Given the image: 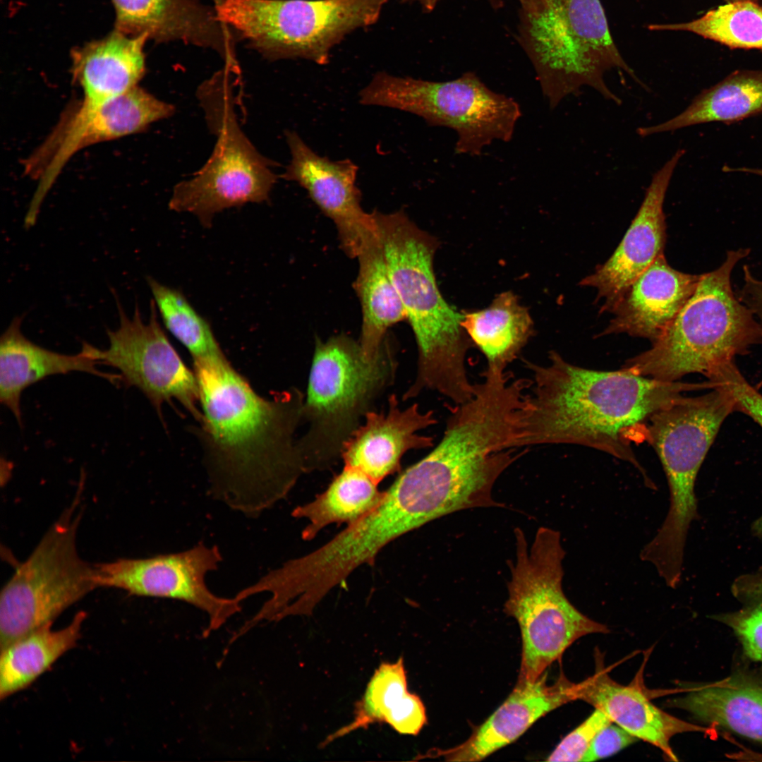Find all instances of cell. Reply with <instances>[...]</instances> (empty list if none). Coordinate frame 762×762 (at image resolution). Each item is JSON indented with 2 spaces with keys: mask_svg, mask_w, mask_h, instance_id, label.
I'll return each mask as SVG.
<instances>
[{
  "mask_svg": "<svg viewBox=\"0 0 762 762\" xmlns=\"http://www.w3.org/2000/svg\"><path fill=\"white\" fill-rule=\"evenodd\" d=\"M521 40L551 109L583 86L616 104L607 87L611 68L640 83L619 52L600 0H542L523 8Z\"/></svg>",
  "mask_w": 762,
  "mask_h": 762,
  "instance_id": "obj_5",
  "label": "cell"
},
{
  "mask_svg": "<svg viewBox=\"0 0 762 762\" xmlns=\"http://www.w3.org/2000/svg\"><path fill=\"white\" fill-rule=\"evenodd\" d=\"M738 1H754V2L758 3V4H759V1H760V0H727V2Z\"/></svg>",
  "mask_w": 762,
  "mask_h": 762,
  "instance_id": "obj_43",
  "label": "cell"
},
{
  "mask_svg": "<svg viewBox=\"0 0 762 762\" xmlns=\"http://www.w3.org/2000/svg\"><path fill=\"white\" fill-rule=\"evenodd\" d=\"M612 723L607 715L598 708L577 727L568 734L549 755L548 761H581L595 735Z\"/></svg>",
  "mask_w": 762,
  "mask_h": 762,
  "instance_id": "obj_36",
  "label": "cell"
},
{
  "mask_svg": "<svg viewBox=\"0 0 762 762\" xmlns=\"http://www.w3.org/2000/svg\"><path fill=\"white\" fill-rule=\"evenodd\" d=\"M461 325L487 368L501 370L516 358L533 331L528 310L511 291L497 295L484 309L463 313Z\"/></svg>",
  "mask_w": 762,
  "mask_h": 762,
  "instance_id": "obj_29",
  "label": "cell"
},
{
  "mask_svg": "<svg viewBox=\"0 0 762 762\" xmlns=\"http://www.w3.org/2000/svg\"><path fill=\"white\" fill-rule=\"evenodd\" d=\"M751 173L762 176V169L742 168V171Z\"/></svg>",
  "mask_w": 762,
  "mask_h": 762,
  "instance_id": "obj_42",
  "label": "cell"
},
{
  "mask_svg": "<svg viewBox=\"0 0 762 762\" xmlns=\"http://www.w3.org/2000/svg\"><path fill=\"white\" fill-rule=\"evenodd\" d=\"M706 377L713 387L730 396L735 411L748 415L762 427V394L747 382L733 361L717 365Z\"/></svg>",
  "mask_w": 762,
  "mask_h": 762,
  "instance_id": "obj_35",
  "label": "cell"
},
{
  "mask_svg": "<svg viewBox=\"0 0 762 762\" xmlns=\"http://www.w3.org/2000/svg\"><path fill=\"white\" fill-rule=\"evenodd\" d=\"M700 277L673 269L659 255L625 291L600 335L624 333L653 342L693 294Z\"/></svg>",
  "mask_w": 762,
  "mask_h": 762,
  "instance_id": "obj_20",
  "label": "cell"
},
{
  "mask_svg": "<svg viewBox=\"0 0 762 762\" xmlns=\"http://www.w3.org/2000/svg\"><path fill=\"white\" fill-rule=\"evenodd\" d=\"M732 593L742 607L715 619L734 631L746 657L762 663V572L740 576Z\"/></svg>",
  "mask_w": 762,
  "mask_h": 762,
  "instance_id": "obj_34",
  "label": "cell"
},
{
  "mask_svg": "<svg viewBox=\"0 0 762 762\" xmlns=\"http://www.w3.org/2000/svg\"><path fill=\"white\" fill-rule=\"evenodd\" d=\"M761 112L762 71L740 70L702 91L676 116L640 127L637 133L646 137L704 123L738 121Z\"/></svg>",
  "mask_w": 762,
  "mask_h": 762,
  "instance_id": "obj_28",
  "label": "cell"
},
{
  "mask_svg": "<svg viewBox=\"0 0 762 762\" xmlns=\"http://www.w3.org/2000/svg\"><path fill=\"white\" fill-rule=\"evenodd\" d=\"M202 419L196 434L214 489L257 514L286 497L305 473L294 433L303 419L296 388L264 398L224 353L193 360Z\"/></svg>",
  "mask_w": 762,
  "mask_h": 762,
  "instance_id": "obj_1",
  "label": "cell"
},
{
  "mask_svg": "<svg viewBox=\"0 0 762 762\" xmlns=\"http://www.w3.org/2000/svg\"><path fill=\"white\" fill-rule=\"evenodd\" d=\"M672 701L701 722L762 743V679L735 673L710 684H696Z\"/></svg>",
  "mask_w": 762,
  "mask_h": 762,
  "instance_id": "obj_25",
  "label": "cell"
},
{
  "mask_svg": "<svg viewBox=\"0 0 762 762\" xmlns=\"http://www.w3.org/2000/svg\"><path fill=\"white\" fill-rule=\"evenodd\" d=\"M516 559L510 564L504 612L519 624L522 639L519 682H533L575 641L609 632L607 627L579 611L562 590L565 552L559 531L538 529L530 550L514 530Z\"/></svg>",
  "mask_w": 762,
  "mask_h": 762,
  "instance_id": "obj_7",
  "label": "cell"
},
{
  "mask_svg": "<svg viewBox=\"0 0 762 762\" xmlns=\"http://www.w3.org/2000/svg\"><path fill=\"white\" fill-rule=\"evenodd\" d=\"M80 488L1 592V649L54 620L98 587L95 565L76 549Z\"/></svg>",
  "mask_w": 762,
  "mask_h": 762,
  "instance_id": "obj_11",
  "label": "cell"
},
{
  "mask_svg": "<svg viewBox=\"0 0 762 762\" xmlns=\"http://www.w3.org/2000/svg\"><path fill=\"white\" fill-rule=\"evenodd\" d=\"M291 161L282 178L303 188L318 208L334 224L341 246L351 258L379 235L375 212L361 205L356 186L358 167L349 159L332 161L320 156L294 131H286Z\"/></svg>",
  "mask_w": 762,
  "mask_h": 762,
  "instance_id": "obj_16",
  "label": "cell"
},
{
  "mask_svg": "<svg viewBox=\"0 0 762 762\" xmlns=\"http://www.w3.org/2000/svg\"><path fill=\"white\" fill-rule=\"evenodd\" d=\"M684 154V150H678L654 174L637 214L615 252L581 280V286L597 290V301H604L601 312L611 313L633 282L663 254L666 241L664 200Z\"/></svg>",
  "mask_w": 762,
  "mask_h": 762,
  "instance_id": "obj_17",
  "label": "cell"
},
{
  "mask_svg": "<svg viewBox=\"0 0 762 762\" xmlns=\"http://www.w3.org/2000/svg\"><path fill=\"white\" fill-rule=\"evenodd\" d=\"M359 102L451 128L457 135L455 152L470 156L480 155L494 141H510L521 115L513 98L490 90L473 73L443 82L378 73L361 90Z\"/></svg>",
  "mask_w": 762,
  "mask_h": 762,
  "instance_id": "obj_10",
  "label": "cell"
},
{
  "mask_svg": "<svg viewBox=\"0 0 762 762\" xmlns=\"http://www.w3.org/2000/svg\"><path fill=\"white\" fill-rule=\"evenodd\" d=\"M648 29L687 31L731 48L762 50V5L750 1L727 2L691 21L653 24Z\"/></svg>",
  "mask_w": 762,
  "mask_h": 762,
  "instance_id": "obj_32",
  "label": "cell"
},
{
  "mask_svg": "<svg viewBox=\"0 0 762 762\" xmlns=\"http://www.w3.org/2000/svg\"><path fill=\"white\" fill-rule=\"evenodd\" d=\"M114 30L157 41L181 40L222 52L225 33L217 16L198 0H111Z\"/></svg>",
  "mask_w": 762,
  "mask_h": 762,
  "instance_id": "obj_23",
  "label": "cell"
},
{
  "mask_svg": "<svg viewBox=\"0 0 762 762\" xmlns=\"http://www.w3.org/2000/svg\"><path fill=\"white\" fill-rule=\"evenodd\" d=\"M387 0H222L216 14L270 59L329 62L331 49L380 17Z\"/></svg>",
  "mask_w": 762,
  "mask_h": 762,
  "instance_id": "obj_12",
  "label": "cell"
},
{
  "mask_svg": "<svg viewBox=\"0 0 762 762\" xmlns=\"http://www.w3.org/2000/svg\"><path fill=\"white\" fill-rule=\"evenodd\" d=\"M119 316V327L107 334L109 345L99 349L84 342L82 347L99 364L119 370L121 382L140 390L156 409L160 418L162 406L175 399L199 423L202 412L199 387L194 371L183 361L162 329L153 300L148 322L143 320L136 305L129 318L115 293Z\"/></svg>",
  "mask_w": 762,
  "mask_h": 762,
  "instance_id": "obj_14",
  "label": "cell"
},
{
  "mask_svg": "<svg viewBox=\"0 0 762 762\" xmlns=\"http://www.w3.org/2000/svg\"><path fill=\"white\" fill-rule=\"evenodd\" d=\"M356 258L358 272L354 289L362 313L358 343L364 357L372 361L381 355L388 329L406 320V313L387 265L380 234Z\"/></svg>",
  "mask_w": 762,
  "mask_h": 762,
  "instance_id": "obj_27",
  "label": "cell"
},
{
  "mask_svg": "<svg viewBox=\"0 0 762 762\" xmlns=\"http://www.w3.org/2000/svg\"><path fill=\"white\" fill-rule=\"evenodd\" d=\"M397 361L385 341L380 357L367 360L348 335L316 339L303 419L308 430L297 441L305 473L327 468L373 403L394 378Z\"/></svg>",
  "mask_w": 762,
  "mask_h": 762,
  "instance_id": "obj_6",
  "label": "cell"
},
{
  "mask_svg": "<svg viewBox=\"0 0 762 762\" xmlns=\"http://www.w3.org/2000/svg\"><path fill=\"white\" fill-rule=\"evenodd\" d=\"M22 316L16 317L0 340V401L22 424L20 398L30 385L54 375L83 372L104 378L113 385L121 383L119 374L103 372L99 363L82 348L67 355L43 348L21 332Z\"/></svg>",
  "mask_w": 762,
  "mask_h": 762,
  "instance_id": "obj_22",
  "label": "cell"
},
{
  "mask_svg": "<svg viewBox=\"0 0 762 762\" xmlns=\"http://www.w3.org/2000/svg\"><path fill=\"white\" fill-rule=\"evenodd\" d=\"M546 671L533 682H519L504 703L462 744L431 751L447 761H478L516 740L536 720L574 701V683L560 676L547 684Z\"/></svg>",
  "mask_w": 762,
  "mask_h": 762,
  "instance_id": "obj_19",
  "label": "cell"
},
{
  "mask_svg": "<svg viewBox=\"0 0 762 762\" xmlns=\"http://www.w3.org/2000/svg\"><path fill=\"white\" fill-rule=\"evenodd\" d=\"M234 85L226 72L204 82L197 98L216 142L212 155L193 176L178 183L170 210L195 215L210 226L217 213L269 200L277 163L260 153L241 128L235 110Z\"/></svg>",
  "mask_w": 762,
  "mask_h": 762,
  "instance_id": "obj_8",
  "label": "cell"
},
{
  "mask_svg": "<svg viewBox=\"0 0 762 762\" xmlns=\"http://www.w3.org/2000/svg\"><path fill=\"white\" fill-rule=\"evenodd\" d=\"M519 1H520L521 4L522 6V8H528L529 6H531L534 5L536 3H538V2H539V1H540L542 0H519Z\"/></svg>",
  "mask_w": 762,
  "mask_h": 762,
  "instance_id": "obj_41",
  "label": "cell"
},
{
  "mask_svg": "<svg viewBox=\"0 0 762 762\" xmlns=\"http://www.w3.org/2000/svg\"><path fill=\"white\" fill-rule=\"evenodd\" d=\"M219 1V0H215V2H217V1Z\"/></svg>",
  "mask_w": 762,
  "mask_h": 762,
  "instance_id": "obj_44",
  "label": "cell"
},
{
  "mask_svg": "<svg viewBox=\"0 0 762 762\" xmlns=\"http://www.w3.org/2000/svg\"><path fill=\"white\" fill-rule=\"evenodd\" d=\"M222 556L217 547L200 543L178 553L140 559H119L95 564L98 587L123 590L130 595L179 600L204 611L209 624L205 636L241 610L234 597H219L205 583Z\"/></svg>",
  "mask_w": 762,
  "mask_h": 762,
  "instance_id": "obj_15",
  "label": "cell"
},
{
  "mask_svg": "<svg viewBox=\"0 0 762 762\" xmlns=\"http://www.w3.org/2000/svg\"><path fill=\"white\" fill-rule=\"evenodd\" d=\"M697 397L682 395L647 422L646 441L665 471L670 495L666 518L646 545L655 561L669 566L684 560L688 531L697 515L694 492L698 471L725 418L735 411L724 390L713 387Z\"/></svg>",
  "mask_w": 762,
  "mask_h": 762,
  "instance_id": "obj_9",
  "label": "cell"
},
{
  "mask_svg": "<svg viewBox=\"0 0 762 762\" xmlns=\"http://www.w3.org/2000/svg\"><path fill=\"white\" fill-rule=\"evenodd\" d=\"M637 738L613 722L602 729L594 737L582 762L610 756L637 741Z\"/></svg>",
  "mask_w": 762,
  "mask_h": 762,
  "instance_id": "obj_37",
  "label": "cell"
},
{
  "mask_svg": "<svg viewBox=\"0 0 762 762\" xmlns=\"http://www.w3.org/2000/svg\"><path fill=\"white\" fill-rule=\"evenodd\" d=\"M436 423L433 412L422 411L418 404L401 409L392 394L387 411H368L344 443L341 454L344 466L362 471L379 484L400 469L407 452L433 445V437L420 432Z\"/></svg>",
  "mask_w": 762,
  "mask_h": 762,
  "instance_id": "obj_18",
  "label": "cell"
},
{
  "mask_svg": "<svg viewBox=\"0 0 762 762\" xmlns=\"http://www.w3.org/2000/svg\"><path fill=\"white\" fill-rule=\"evenodd\" d=\"M753 530L758 536L762 537V515L754 524Z\"/></svg>",
  "mask_w": 762,
  "mask_h": 762,
  "instance_id": "obj_40",
  "label": "cell"
},
{
  "mask_svg": "<svg viewBox=\"0 0 762 762\" xmlns=\"http://www.w3.org/2000/svg\"><path fill=\"white\" fill-rule=\"evenodd\" d=\"M744 284L739 299L754 313L762 325V279L754 276L749 267H743Z\"/></svg>",
  "mask_w": 762,
  "mask_h": 762,
  "instance_id": "obj_38",
  "label": "cell"
},
{
  "mask_svg": "<svg viewBox=\"0 0 762 762\" xmlns=\"http://www.w3.org/2000/svg\"><path fill=\"white\" fill-rule=\"evenodd\" d=\"M383 492L378 483L362 471L344 466L343 470L327 490L314 500L295 508L292 516L308 521L302 531L305 540L313 539L320 531L332 523L351 524L370 511Z\"/></svg>",
  "mask_w": 762,
  "mask_h": 762,
  "instance_id": "obj_31",
  "label": "cell"
},
{
  "mask_svg": "<svg viewBox=\"0 0 762 762\" xmlns=\"http://www.w3.org/2000/svg\"><path fill=\"white\" fill-rule=\"evenodd\" d=\"M147 35L129 36L114 30L105 37L71 52L73 82L83 99L100 101L138 85L145 73L143 52Z\"/></svg>",
  "mask_w": 762,
  "mask_h": 762,
  "instance_id": "obj_24",
  "label": "cell"
},
{
  "mask_svg": "<svg viewBox=\"0 0 762 762\" xmlns=\"http://www.w3.org/2000/svg\"><path fill=\"white\" fill-rule=\"evenodd\" d=\"M153 301L167 329L190 352L193 360L223 353L208 322L181 291L147 278Z\"/></svg>",
  "mask_w": 762,
  "mask_h": 762,
  "instance_id": "obj_33",
  "label": "cell"
},
{
  "mask_svg": "<svg viewBox=\"0 0 762 762\" xmlns=\"http://www.w3.org/2000/svg\"><path fill=\"white\" fill-rule=\"evenodd\" d=\"M374 212L387 265L418 348L416 380L404 399L429 389L453 404L464 403L475 389L466 366L472 344L461 325L463 313L438 289L433 265L437 241L403 210Z\"/></svg>",
  "mask_w": 762,
  "mask_h": 762,
  "instance_id": "obj_3",
  "label": "cell"
},
{
  "mask_svg": "<svg viewBox=\"0 0 762 762\" xmlns=\"http://www.w3.org/2000/svg\"><path fill=\"white\" fill-rule=\"evenodd\" d=\"M548 362H526L531 394L520 447L570 444L595 449L629 462L651 489L655 485L636 458L633 445L646 441L647 422L684 392L708 389V382H663L621 368L602 371L549 353Z\"/></svg>",
  "mask_w": 762,
  "mask_h": 762,
  "instance_id": "obj_2",
  "label": "cell"
},
{
  "mask_svg": "<svg viewBox=\"0 0 762 762\" xmlns=\"http://www.w3.org/2000/svg\"><path fill=\"white\" fill-rule=\"evenodd\" d=\"M426 722L423 703L408 691L406 672L400 658L377 667L356 703L353 720L330 734L322 744L376 722H385L399 734L416 735Z\"/></svg>",
  "mask_w": 762,
  "mask_h": 762,
  "instance_id": "obj_26",
  "label": "cell"
},
{
  "mask_svg": "<svg viewBox=\"0 0 762 762\" xmlns=\"http://www.w3.org/2000/svg\"><path fill=\"white\" fill-rule=\"evenodd\" d=\"M86 617L85 612H78L63 629L53 630L52 624L47 625L1 648V700L28 687L73 648Z\"/></svg>",
  "mask_w": 762,
  "mask_h": 762,
  "instance_id": "obj_30",
  "label": "cell"
},
{
  "mask_svg": "<svg viewBox=\"0 0 762 762\" xmlns=\"http://www.w3.org/2000/svg\"><path fill=\"white\" fill-rule=\"evenodd\" d=\"M175 107L139 85L100 101L82 99L64 112L42 143L25 160V174L37 181L25 219L35 224L41 205L64 167L78 151L98 143L140 133L168 119Z\"/></svg>",
  "mask_w": 762,
  "mask_h": 762,
  "instance_id": "obj_13",
  "label": "cell"
},
{
  "mask_svg": "<svg viewBox=\"0 0 762 762\" xmlns=\"http://www.w3.org/2000/svg\"><path fill=\"white\" fill-rule=\"evenodd\" d=\"M420 2L426 11H432L440 0H414Z\"/></svg>",
  "mask_w": 762,
  "mask_h": 762,
  "instance_id": "obj_39",
  "label": "cell"
},
{
  "mask_svg": "<svg viewBox=\"0 0 762 762\" xmlns=\"http://www.w3.org/2000/svg\"><path fill=\"white\" fill-rule=\"evenodd\" d=\"M575 700L583 701L637 739L662 751L667 759L677 761L670 739L676 734L706 732V727L692 724L662 710L639 689L613 680L597 665L596 672L581 682L574 683Z\"/></svg>",
  "mask_w": 762,
  "mask_h": 762,
  "instance_id": "obj_21",
  "label": "cell"
},
{
  "mask_svg": "<svg viewBox=\"0 0 762 762\" xmlns=\"http://www.w3.org/2000/svg\"><path fill=\"white\" fill-rule=\"evenodd\" d=\"M749 249L728 251L722 264L701 274L693 294L651 347L622 368L663 382L690 373L707 375L717 365L762 344V325L734 294L731 274Z\"/></svg>",
  "mask_w": 762,
  "mask_h": 762,
  "instance_id": "obj_4",
  "label": "cell"
}]
</instances>
